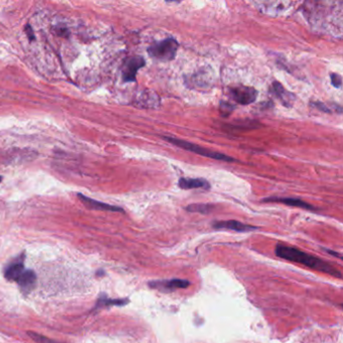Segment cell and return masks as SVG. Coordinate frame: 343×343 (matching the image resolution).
Returning <instances> with one entry per match:
<instances>
[{
    "label": "cell",
    "instance_id": "21",
    "mask_svg": "<svg viewBox=\"0 0 343 343\" xmlns=\"http://www.w3.org/2000/svg\"><path fill=\"white\" fill-rule=\"evenodd\" d=\"M28 335L35 340L37 343H60L56 340H53L47 336H44L42 334H39L37 332H33V331H28Z\"/></svg>",
    "mask_w": 343,
    "mask_h": 343
},
{
    "label": "cell",
    "instance_id": "13",
    "mask_svg": "<svg viewBox=\"0 0 343 343\" xmlns=\"http://www.w3.org/2000/svg\"><path fill=\"white\" fill-rule=\"evenodd\" d=\"M160 98L159 96L150 91V90H144L142 91L139 96H137L136 104L140 106L141 108L145 109H155L160 106Z\"/></svg>",
    "mask_w": 343,
    "mask_h": 343
},
{
    "label": "cell",
    "instance_id": "15",
    "mask_svg": "<svg viewBox=\"0 0 343 343\" xmlns=\"http://www.w3.org/2000/svg\"><path fill=\"white\" fill-rule=\"evenodd\" d=\"M37 281H38V277L35 271L33 270H25V272L22 274V276L18 279L17 283L19 284L21 290L25 293V294H29L30 292H32L36 285H37Z\"/></svg>",
    "mask_w": 343,
    "mask_h": 343
},
{
    "label": "cell",
    "instance_id": "18",
    "mask_svg": "<svg viewBox=\"0 0 343 343\" xmlns=\"http://www.w3.org/2000/svg\"><path fill=\"white\" fill-rule=\"evenodd\" d=\"M129 303L128 299H110L107 296H101L98 301L96 308L109 307V306H124Z\"/></svg>",
    "mask_w": 343,
    "mask_h": 343
},
{
    "label": "cell",
    "instance_id": "7",
    "mask_svg": "<svg viewBox=\"0 0 343 343\" xmlns=\"http://www.w3.org/2000/svg\"><path fill=\"white\" fill-rule=\"evenodd\" d=\"M232 98L241 105H250L254 103L258 97V91L252 87L239 86L230 89Z\"/></svg>",
    "mask_w": 343,
    "mask_h": 343
},
{
    "label": "cell",
    "instance_id": "24",
    "mask_svg": "<svg viewBox=\"0 0 343 343\" xmlns=\"http://www.w3.org/2000/svg\"><path fill=\"white\" fill-rule=\"evenodd\" d=\"M26 31L28 32V33H27V35L29 36V39L33 41V40L35 39V36H34V34H33V30H32V28H31L30 26H28V27H27V29H26Z\"/></svg>",
    "mask_w": 343,
    "mask_h": 343
},
{
    "label": "cell",
    "instance_id": "25",
    "mask_svg": "<svg viewBox=\"0 0 343 343\" xmlns=\"http://www.w3.org/2000/svg\"><path fill=\"white\" fill-rule=\"evenodd\" d=\"M324 251H325L326 253H329V255H331V256H334V257H337V258L341 259V256H340L338 253H336V252L330 251V250H328V249H324Z\"/></svg>",
    "mask_w": 343,
    "mask_h": 343
},
{
    "label": "cell",
    "instance_id": "12",
    "mask_svg": "<svg viewBox=\"0 0 343 343\" xmlns=\"http://www.w3.org/2000/svg\"><path fill=\"white\" fill-rule=\"evenodd\" d=\"M271 93L282 103L283 106L285 107H292L293 104L295 103L296 96L292 94L291 92L287 91L280 83L274 82L272 84L271 88Z\"/></svg>",
    "mask_w": 343,
    "mask_h": 343
},
{
    "label": "cell",
    "instance_id": "6",
    "mask_svg": "<svg viewBox=\"0 0 343 343\" xmlns=\"http://www.w3.org/2000/svg\"><path fill=\"white\" fill-rule=\"evenodd\" d=\"M187 83L192 88L208 89L213 86L214 74L210 68H203L187 79Z\"/></svg>",
    "mask_w": 343,
    "mask_h": 343
},
{
    "label": "cell",
    "instance_id": "3",
    "mask_svg": "<svg viewBox=\"0 0 343 343\" xmlns=\"http://www.w3.org/2000/svg\"><path fill=\"white\" fill-rule=\"evenodd\" d=\"M163 139L166 140L167 142L171 143V144H174L177 147H180V148L188 150V151H192V152H194L196 154H199V155L207 157V158L216 159V160H222V161H227V162H234L235 161L234 158H232V157H230L228 155H225V154L217 152V151L210 150L208 148H204V147H202L200 145H197V144H194V143H191V142H188V141L176 138V137L164 136Z\"/></svg>",
    "mask_w": 343,
    "mask_h": 343
},
{
    "label": "cell",
    "instance_id": "8",
    "mask_svg": "<svg viewBox=\"0 0 343 343\" xmlns=\"http://www.w3.org/2000/svg\"><path fill=\"white\" fill-rule=\"evenodd\" d=\"M151 289H156L161 292H173L178 289H185L191 286V282L184 279H170L151 281L148 283Z\"/></svg>",
    "mask_w": 343,
    "mask_h": 343
},
{
    "label": "cell",
    "instance_id": "16",
    "mask_svg": "<svg viewBox=\"0 0 343 343\" xmlns=\"http://www.w3.org/2000/svg\"><path fill=\"white\" fill-rule=\"evenodd\" d=\"M78 198L80 199V201L85 205V207H87L90 210H95V211H105V212H123V210L121 208L115 207V206H111L108 204H104L98 201H95L93 199H90L84 195L79 194Z\"/></svg>",
    "mask_w": 343,
    "mask_h": 343
},
{
    "label": "cell",
    "instance_id": "9",
    "mask_svg": "<svg viewBox=\"0 0 343 343\" xmlns=\"http://www.w3.org/2000/svg\"><path fill=\"white\" fill-rule=\"evenodd\" d=\"M25 259L26 255L23 253L21 256L17 257L15 260L11 261L5 270V277L7 280L12 282H17L18 279L25 272Z\"/></svg>",
    "mask_w": 343,
    "mask_h": 343
},
{
    "label": "cell",
    "instance_id": "11",
    "mask_svg": "<svg viewBox=\"0 0 343 343\" xmlns=\"http://www.w3.org/2000/svg\"><path fill=\"white\" fill-rule=\"evenodd\" d=\"M213 228L216 230H229L235 231L239 233H246V232H253L256 231L258 228L250 225L243 224L238 221H219L213 223Z\"/></svg>",
    "mask_w": 343,
    "mask_h": 343
},
{
    "label": "cell",
    "instance_id": "10",
    "mask_svg": "<svg viewBox=\"0 0 343 343\" xmlns=\"http://www.w3.org/2000/svg\"><path fill=\"white\" fill-rule=\"evenodd\" d=\"M145 66V60L142 57L130 58L123 69V80L124 82H134L136 80L137 72Z\"/></svg>",
    "mask_w": 343,
    "mask_h": 343
},
{
    "label": "cell",
    "instance_id": "22",
    "mask_svg": "<svg viewBox=\"0 0 343 343\" xmlns=\"http://www.w3.org/2000/svg\"><path fill=\"white\" fill-rule=\"evenodd\" d=\"M235 110V107L228 103V102H222L221 106H220V111H221V115L223 117H228L230 114H232V112Z\"/></svg>",
    "mask_w": 343,
    "mask_h": 343
},
{
    "label": "cell",
    "instance_id": "14",
    "mask_svg": "<svg viewBox=\"0 0 343 343\" xmlns=\"http://www.w3.org/2000/svg\"><path fill=\"white\" fill-rule=\"evenodd\" d=\"M263 203H277V204H283L285 206L289 207H295V208H300L303 210L307 211H317L316 208H314L312 205L301 201L299 199H294V198H268L263 200Z\"/></svg>",
    "mask_w": 343,
    "mask_h": 343
},
{
    "label": "cell",
    "instance_id": "5",
    "mask_svg": "<svg viewBox=\"0 0 343 343\" xmlns=\"http://www.w3.org/2000/svg\"><path fill=\"white\" fill-rule=\"evenodd\" d=\"M253 5L263 14L272 17L284 16L295 6L292 2H256Z\"/></svg>",
    "mask_w": 343,
    "mask_h": 343
},
{
    "label": "cell",
    "instance_id": "17",
    "mask_svg": "<svg viewBox=\"0 0 343 343\" xmlns=\"http://www.w3.org/2000/svg\"><path fill=\"white\" fill-rule=\"evenodd\" d=\"M179 186L183 190H195L204 189L209 190L211 188L210 183L205 179H186L182 178L179 182Z\"/></svg>",
    "mask_w": 343,
    "mask_h": 343
},
{
    "label": "cell",
    "instance_id": "26",
    "mask_svg": "<svg viewBox=\"0 0 343 343\" xmlns=\"http://www.w3.org/2000/svg\"><path fill=\"white\" fill-rule=\"evenodd\" d=\"M105 273H104V271H98L97 272V276H102V275H104Z\"/></svg>",
    "mask_w": 343,
    "mask_h": 343
},
{
    "label": "cell",
    "instance_id": "1",
    "mask_svg": "<svg viewBox=\"0 0 343 343\" xmlns=\"http://www.w3.org/2000/svg\"><path fill=\"white\" fill-rule=\"evenodd\" d=\"M342 7L341 2H308L304 4L302 13L314 30L340 38L342 35Z\"/></svg>",
    "mask_w": 343,
    "mask_h": 343
},
{
    "label": "cell",
    "instance_id": "2",
    "mask_svg": "<svg viewBox=\"0 0 343 343\" xmlns=\"http://www.w3.org/2000/svg\"><path fill=\"white\" fill-rule=\"evenodd\" d=\"M275 254L277 257L281 259H284L293 263L301 264L307 268L328 274L334 278H337V279L342 278L341 272H339L332 265H330L329 263H327L326 261L318 257L307 254L299 249H296L290 246H285V245H277L275 249Z\"/></svg>",
    "mask_w": 343,
    "mask_h": 343
},
{
    "label": "cell",
    "instance_id": "4",
    "mask_svg": "<svg viewBox=\"0 0 343 343\" xmlns=\"http://www.w3.org/2000/svg\"><path fill=\"white\" fill-rule=\"evenodd\" d=\"M179 48L180 45L178 41L174 38H169L151 46L147 52L149 56L155 60L169 62L176 58Z\"/></svg>",
    "mask_w": 343,
    "mask_h": 343
},
{
    "label": "cell",
    "instance_id": "27",
    "mask_svg": "<svg viewBox=\"0 0 343 343\" xmlns=\"http://www.w3.org/2000/svg\"><path fill=\"white\" fill-rule=\"evenodd\" d=\"M3 182V178L2 177H0V183H2Z\"/></svg>",
    "mask_w": 343,
    "mask_h": 343
},
{
    "label": "cell",
    "instance_id": "20",
    "mask_svg": "<svg viewBox=\"0 0 343 343\" xmlns=\"http://www.w3.org/2000/svg\"><path fill=\"white\" fill-rule=\"evenodd\" d=\"M215 207L213 205H206V204H196V205H191L187 208L188 212L191 213H200L204 215H208L214 211Z\"/></svg>",
    "mask_w": 343,
    "mask_h": 343
},
{
    "label": "cell",
    "instance_id": "23",
    "mask_svg": "<svg viewBox=\"0 0 343 343\" xmlns=\"http://www.w3.org/2000/svg\"><path fill=\"white\" fill-rule=\"evenodd\" d=\"M330 78H331V84L333 85V87H335V88H341V84H342V78H341V76L340 75H338V74H335V73H333V74H331L330 75Z\"/></svg>",
    "mask_w": 343,
    "mask_h": 343
},
{
    "label": "cell",
    "instance_id": "19",
    "mask_svg": "<svg viewBox=\"0 0 343 343\" xmlns=\"http://www.w3.org/2000/svg\"><path fill=\"white\" fill-rule=\"evenodd\" d=\"M312 107L325 112V113H335V114H341L342 112V108L337 105V104H333V103H322V102H312L311 103Z\"/></svg>",
    "mask_w": 343,
    "mask_h": 343
}]
</instances>
